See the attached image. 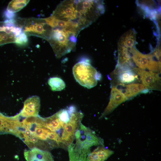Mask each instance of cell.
Instances as JSON below:
<instances>
[{"instance_id": "cell-8", "label": "cell", "mask_w": 161, "mask_h": 161, "mask_svg": "<svg viewBox=\"0 0 161 161\" xmlns=\"http://www.w3.org/2000/svg\"><path fill=\"white\" fill-rule=\"evenodd\" d=\"M133 70L139 75L143 84L149 90H160V78L157 72L133 68Z\"/></svg>"}, {"instance_id": "cell-17", "label": "cell", "mask_w": 161, "mask_h": 161, "mask_svg": "<svg viewBox=\"0 0 161 161\" xmlns=\"http://www.w3.org/2000/svg\"><path fill=\"white\" fill-rule=\"evenodd\" d=\"M27 36L23 32L16 38L15 43L18 46H23L27 44Z\"/></svg>"}, {"instance_id": "cell-9", "label": "cell", "mask_w": 161, "mask_h": 161, "mask_svg": "<svg viewBox=\"0 0 161 161\" xmlns=\"http://www.w3.org/2000/svg\"><path fill=\"white\" fill-rule=\"evenodd\" d=\"M40 106V99L38 96L29 97L24 102L23 108L18 115L23 117L37 116Z\"/></svg>"}, {"instance_id": "cell-2", "label": "cell", "mask_w": 161, "mask_h": 161, "mask_svg": "<svg viewBox=\"0 0 161 161\" xmlns=\"http://www.w3.org/2000/svg\"><path fill=\"white\" fill-rule=\"evenodd\" d=\"M78 35L69 31L52 28L48 41L57 58H60L75 49Z\"/></svg>"}, {"instance_id": "cell-15", "label": "cell", "mask_w": 161, "mask_h": 161, "mask_svg": "<svg viewBox=\"0 0 161 161\" xmlns=\"http://www.w3.org/2000/svg\"><path fill=\"white\" fill-rule=\"evenodd\" d=\"M29 0H12L9 3L6 11L14 13L24 7L28 3Z\"/></svg>"}, {"instance_id": "cell-16", "label": "cell", "mask_w": 161, "mask_h": 161, "mask_svg": "<svg viewBox=\"0 0 161 161\" xmlns=\"http://www.w3.org/2000/svg\"><path fill=\"white\" fill-rule=\"evenodd\" d=\"M48 83L51 90L53 91H60L66 86L64 81L61 78L54 77L50 78L48 81Z\"/></svg>"}, {"instance_id": "cell-10", "label": "cell", "mask_w": 161, "mask_h": 161, "mask_svg": "<svg viewBox=\"0 0 161 161\" xmlns=\"http://www.w3.org/2000/svg\"><path fill=\"white\" fill-rule=\"evenodd\" d=\"M115 87L128 100L131 98L140 93H147L149 90L143 84L139 83H132L127 85L119 84Z\"/></svg>"}, {"instance_id": "cell-12", "label": "cell", "mask_w": 161, "mask_h": 161, "mask_svg": "<svg viewBox=\"0 0 161 161\" xmlns=\"http://www.w3.org/2000/svg\"><path fill=\"white\" fill-rule=\"evenodd\" d=\"M114 73L117 75L119 84H125L138 79L137 74L130 68L117 66Z\"/></svg>"}, {"instance_id": "cell-6", "label": "cell", "mask_w": 161, "mask_h": 161, "mask_svg": "<svg viewBox=\"0 0 161 161\" xmlns=\"http://www.w3.org/2000/svg\"><path fill=\"white\" fill-rule=\"evenodd\" d=\"M131 61L134 64L140 69L154 72L160 71V67L158 60L153 54H144L137 50L134 47L131 50Z\"/></svg>"}, {"instance_id": "cell-5", "label": "cell", "mask_w": 161, "mask_h": 161, "mask_svg": "<svg viewBox=\"0 0 161 161\" xmlns=\"http://www.w3.org/2000/svg\"><path fill=\"white\" fill-rule=\"evenodd\" d=\"M74 76L81 86L88 89L95 86L101 78V74L90 64L84 61L75 64L72 68Z\"/></svg>"}, {"instance_id": "cell-14", "label": "cell", "mask_w": 161, "mask_h": 161, "mask_svg": "<svg viewBox=\"0 0 161 161\" xmlns=\"http://www.w3.org/2000/svg\"><path fill=\"white\" fill-rule=\"evenodd\" d=\"M103 146H98L91 153L89 161H105L114 153V151Z\"/></svg>"}, {"instance_id": "cell-4", "label": "cell", "mask_w": 161, "mask_h": 161, "mask_svg": "<svg viewBox=\"0 0 161 161\" xmlns=\"http://www.w3.org/2000/svg\"><path fill=\"white\" fill-rule=\"evenodd\" d=\"M15 21L16 24L22 29L27 36H36L47 41L49 39L52 28L44 18H18Z\"/></svg>"}, {"instance_id": "cell-11", "label": "cell", "mask_w": 161, "mask_h": 161, "mask_svg": "<svg viewBox=\"0 0 161 161\" xmlns=\"http://www.w3.org/2000/svg\"><path fill=\"white\" fill-rule=\"evenodd\" d=\"M127 100V99L119 90L115 86H113L111 91L109 102L100 118L110 113L119 105Z\"/></svg>"}, {"instance_id": "cell-3", "label": "cell", "mask_w": 161, "mask_h": 161, "mask_svg": "<svg viewBox=\"0 0 161 161\" xmlns=\"http://www.w3.org/2000/svg\"><path fill=\"white\" fill-rule=\"evenodd\" d=\"M75 0H65L57 6L52 15L55 18L73 24L80 31L87 27L88 21L76 8Z\"/></svg>"}, {"instance_id": "cell-1", "label": "cell", "mask_w": 161, "mask_h": 161, "mask_svg": "<svg viewBox=\"0 0 161 161\" xmlns=\"http://www.w3.org/2000/svg\"><path fill=\"white\" fill-rule=\"evenodd\" d=\"M103 144L102 139L81 123L68 148L69 161H89L92 147Z\"/></svg>"}, {"instance_id": "cell-13", "label": "cell", "mask_w": 161, "mask_h": 161, "mask_svg": "<svg viewBox=\"0 0 161 161\" xmlns=\"http://www.w3.org/2000/svg\"><path fill=\"white\" fill-rule=\"evenodd\" d=\"M24 156L27 161H31L33 159L43 161H54L51 154L48 151H44L35 148L31 150H25Z\"/></svg>"}, {"instance_id": "cell-7", "label": "cell", "mask_w": 161, "mask_h": 161, "mask_svg": "<svg viewBox=\"0 0 161 161\" xmlns=\"http://www.w3.org/2000/svg\"><path fill=\"white\" fill-rule=\"evenodd\" d=\"M83 114L76 111L71 114L70 120L64 126L61 137L63 148H68L74 140L75 133L81 123Z\"/></svg>"}]
</instances>
